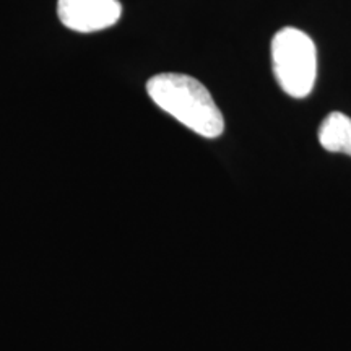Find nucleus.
Returning a JSON list of instances; mask_svg holds the SVG:
<instances>
[{
	"label": "nucleus",
	"mask_w": 351,
	"mask_h": 351,
	"mask_svg": "<svg viewBox=\"0 0 351 351\" xmlns=\"http://www.w3.org/2000/svg\"><path fill=\"white\" fill-rule=\"evenodd\" d=\"M147 93L158 108L202 137L217 138L225 130V119L213 96L194 77L160 73L147 82Z\"/></svg>",
	"instance_id": "1"
},
{
	"label": "nucleus",
	"mask_w": 351,
	"mask_h": 351,
	"mask_svg": "<svg viewBox=\"0 0 351 351\" xmlns=\"http://www.w3.org/2000/svg\"><path fill=\"white\" fill-rule=\"evenodd\" d=\"M271 67L285 93L296 99L309 96L317 77L314 41L298 28L280 29L271 39Z\"/></svg>",
	"instance_id": "2"
},
{
	"label": "nucleus",
	"mask_w": 351,
	"mask_h": 351,
	"mask_svg": "<svg viewBox=\"0 0 351 351\" xmlns=\"http://www.w3.org/2000/svg\"><path fill=\"white\" fill-rule=\"evenodd\" d=\"M57 15L60 23L78 33H95L111 28L119 21V0H59Z\"/></svg>",
	"instance_id": "3"
},
{
	"label": "nucleus",
	"mask_w": 351,
	"mask_h": 351,
	"mask_svg": "<svg viewBox=\"0 0 351 351\" xmlns=\"http://www.w3.org/2000/svg\"><path fill=\"white\" fill-rule=\"evenodd\" d=\"M319 142L324 150L351 156V117L343 112H330L319 127Z\"/></svg>",
	"instance_id": "4"
}]
</instances>
